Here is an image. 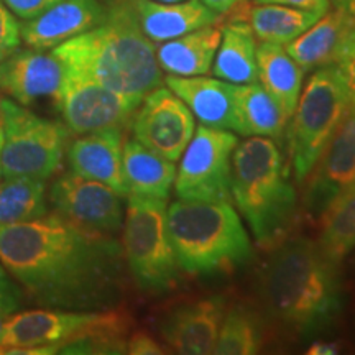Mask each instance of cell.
Segmentation results:
<instances>
[{
	"instance_id": "6da1fadb",
	"label": "cell",
	"mask_w": 355,
	"mask_h": 355,
	"mask_svg": "<svg viewBox=\"0 0 355 355\" xmlns=\"http://www.w3.org/2000/svg\"><path fill=\"white\" fill-rule=\"evenodd\" d=\"M0 261L24 295L43 308L109 309L121 300V243L56 212L0 227Z\"/></svg>"
},
{
	"instance_id": "7a4b0ae2",
	"label": "cell",
	"mask_w": 355,
	"mask_h": 355,
	"mask_svg": "<svg viewBox=\"0 0 355 355\" xmlns=\"http://www.w3.org/2000/svg\"><path fill=\"white\" fill-rule=\"evenodd\" d=\"M105 17L51 53L69 73L92 79L140 105L162 84L157 46L140 30L132 0H104Z\"/></svg>"
},
{
	"instance_id": "3957f363",
	"label": "cell",
	"mask_w": 355,
	"mask_h": 355,
	"mask_svg": "<svg viewBox=\"0 0 355 355\" xmlns=\"http://www.w3.org/2000/svg\"><path fill=\"white\" fill-rule=\"evenodd\" d=\"M337 268L309 239L283 242L261 268L265 306L275 319L306 337L324 331L340 311Z\"/></svg>"
},
{
	"instance_id": "277c9868",
	"label": "cell",
	"mask_w": 355,
	"mask_h": 355,
	"mask_svg": "<svg viewBox=\"0 0 355 355\" xmlns=\"http://www.w3.org/2000/svg\"><path fill=\"white\" fill-rule=\"evenodd\" d=\"M230 193L259 243L278 241L296 211V191L270 137H247L232 153Z\"/></svg>"
},
{
	"instance_id": "5b68a950",
	"label": "cell",
	"mask_w": 355,
	"mask_h": 355,
	"mask_svg": "<svg viewBox=\"0 0 355 355\" xmlns=\"http://www.w3.org/2000/svg\"><path fill=\"white\" fill-rule=\"evenodd\" d=\"M168 234L183 272L207 277L248 263L250 239L230 202L178 199L166 211Z\"/></svg>"
},
{
	"instance_id": "8992f818",
	"label": "cell",
	"mask_w": 355,
	"mask_h": 355,
	"mask_svg": "<svg viewBox=\"0 0 355 355\" xmlns=\"http://www.w3.org/2000/svg\"><path fill=\"white\" fill-rule=\"evenodd\" d=\"M352 105V91L339 66L313 73L301 92L290 125V165L303 183Z\"/></svg>"
},
{
	"instance_id": "52a82bcc",
	"label": "cell",
	"mask_w": 355,
	"mask_h": 355,
	"mask_svg": "<svg viewBox=\"0 0 355 355\" xmlns=\"http://www.w3.org/2000/svg\"><path fill=\"white\" fill-rule=\"evenodd\" d=\"M168 199L127 194L123 217V259L141 290H171L180 278L175 248L168 234Z\"/></svg>"
},
{
	"instance_id": "ba28073f",
	"label": "cell",
	"mask_w": 355,
	"mask_h": 355,
	"mask_svg": "<svg viewBox=\"0 0 355 355\" xmlns=\"http://www.w3.org/2000/svg\"><path fill=\"white\" fill-rule=\"evenodd\" d=\"M3 144L0 171L3 178H32L46 181L63 166L69 144L64 122L40 117L12 99L0 101Z\"/></svg>"
},
{
	"instance_id": "9c48e42d",
	"label": "cell",
	"mask_w": 355,
	"mask_h": 355,
	"mask_svg": "<svg viewBox=\"0 0 355 355\" xmlns=\"http://www.w3.org/2000/svg\"><path fill=\"white\" fill-rule=\"evenodd\" d=\"M237 135L224 128L201 125L181 155L175 178L178 199L204 202H232L230 173Z\"/></svg>"
},
{
	"instance_id": "30bf717a",
	"label": "cell",
	"mask_w": 355,
	"mask_h": 355,
	"mask_svg": "<svg viewBox=\"0 0 355 355\" xmlns=\"http://www.w3.org/2000/svg\"><path fill=\"white\" fill-rule=\"evenodd\" d=\"M122 194L101 181L66 171L53 181L48 199L58 216L84 230L115 235L123 225Z\"/></svg>"
},
{
	"instance_id": "8fae6325",
	"label": "cell",
	"mask_w": 355,
	"mask_h": 355,
	"mask_svg": "<svg viewBox=\"0 0 355 355\" xmlns=\"http://www.w3.org/2000/svg\"><path fill=\"white\" fill-rule=\"evenodd\" d=\"M56 105L63 115L64 125L76 135L110 127L122 128L132 121L139 107V104L99 83L66 69Z\"/></svg>"
},
{
	"instance_id": "7c38bea8",
	"label": "cell",
	"mask_w": 355,
	"mask_h": 355,
	"mask_svg": "<svg viewBox=\"0 0 355 355\" xmlns=\"http://www.w3.org/2000/svg\"><path fill=\"white\" fill-rule=\"evenodd\" d=\"M132 128L135 140L173 163L181 158L196 130L188 105L170 87L159 86L141 99Z\"/></svg>"
},
{
	"instance_id": "4fadbf2b",
	"label": "cell",
	"mask_w": 355,
	"mask_h": 355,
	"mask_svg": "<svg viewBox=\"0 0 355 355\" xmlns=\"http://www.w3.org/2000/svg\"><path fill=\"white\" fill-rule=\"evenodd\" d=\"M304 209L311 219H321L327 207L355 186V109L345 114L329 144L309 173Z\"/></svg>"
},
{
	"instance_id": "5bb4252c",
	"label": "cell",
	"mask_w": 355,
	"mask_h": 355,
	"mask_svg": "<svg viewBox=\"0 0 355 355\" xmlns=\"http://www.w3.org/2000/svg\"><path fill=\"white\" fill-rule=\"evenodd\" d=\"M107 311L33 309L12 314L3 326L0 347L2 354L20 347H63L64 344L87 334L105 318Z\"/></svg>"
},
{
	"instance_id": "9a60e30c",
	"label": "cell",
	"mask_w": 355,
	"mask_h": 355,
	"mask_svg": "<svg viewBox=\"0 0 355 355\" xmlns=\"http://www.w3.org/2000/svg\"><path fill=\"white\" fill-rule=\"evenodd\" d=\"M224 316L225 301L219 296L183 301L165 311L158 331L176 354H214Z\"/></svg>"
},
{
	"instance_id": "2e32d148",
	"label": "cell",
	"mask_w": 355,
	"mask_h": 355,
	"mask_svg": "<svg viewBox=\"0 0 355 355\" xmlns=\"http://www.w3.org/2000/svg\"><path fill=\"white\" fill-rule=\"evenodd\" d=\"M63 78V64L53 53L20 48L0 61V91L25 107L51 97L56 102Z\"/></svg>"
},
{
	"instance_id": "e0dca14e",
	"label": "cell",
	"mask_w": 355,
	"mask_h": 355,
	"mask_svg": "<svg viewBox=\"0 0 355 355\" xmlns=\"http://www.w3.org/2000/svg\"><path fill=\"white\" fill-rule=\"evenodd\" d=\"M354 42L355 17L347 7H336L285 48L300 68L308 73L343 63Z\"/></svg>"
},
{
	"instance_id": "ac0fdd59",
	"label": "cell",
	"mask_w": 355,
	"mask_h": 355,
	"mask_svg": "<svg viewBox=\"0 0 355 355\" xmlns=\"http://www.w3.org/2000/svg\"><path fill=\"white\" fill-rule=\"evenodd\" d=\"M104 17L105 8L99 0H60L42 15L20 24L21 42L33 50H53L92 30Z\"/></svg>"
},
{
	"instance_id": "d6986e66",
	"label": "cell",
	"mask_w": 355,
	"mask_h": 355,
	"mask_svg": "<svg viewBox=\"0 0 355 355\" xmlns=\"http://www.w3.org/2000/svg\"><path fill=\"white\" fill-rule=\"evenodd\" d=\"M122 128L110 127L79 135L68 144L66 157L71 171L101 181L127 198L122 171Z\"/></svg>"
},
{
	"instance_id": "ffe728a7",
	"label": "cell",
	"mask_w": 355,
	"mask_h": 355,
	"mask_svg": "<svg viewBox=\"0 0 355 355\" xmlns=\"http://www.w3.org/2000/svg\"><path fill=\"white\" fill-rule=\"evenodd\" d=\"M133 13L140 30L153 43H163L181 35L219 24V13L204 6L201 0L165 3L157 0H132Z\"/></svg>"
},
{
	"instance_id": "44dd1931",
	"label": "cell",
	"mask_w": 355,
	"mask_h": 355,
	"mask_svg": "<svg viewBox=\"0 0 355 355\" xmlns=\"http://www.w3.org/2000/svg\"><path fill=\"white\" fill-rule=\"evenodd\" d=\"M171 89L198 121L206 127L234 132V89L235 84L219 78L168 76Z\"/></svg>"
},
{
	"instance_id": "7402d4cb",
	"label": "cell",
	"mask_w": 355,
	"mask_h": 355,
	"mask_svg": "<svg viewBox=\"0 0 355 355\" xmlns=\"http://www.w3.org/2000/svg\"><path fill=\"white\" fill-rule=\"evenodd\" d=\"M220 43V26L207 25L181 35L157 48L158 66L171 76H206Z\"/></svg>"
},
{
	"instance_id": "603a6c76",
	"label": "cell",
	"mask_w": 355,
	"mask_h": 355,
	"mask_svg": "<svg viewBox=\"0 0 355 355\" xmlns=\"http://www.w3.org/2000/svg\"><path fill=\"white\" fill-rule=\"evenodd\" d=\"M227 13H230V20L247 21L260 42L278 43L283 46L303 35L322 17V13L304 8L277 3H259L255 7H248L245 2L230 8Z\"/></svg>"
},
{
	"instance_id": "cb8c5ba5",
	"label": "cell",
	"mask_w": 355,
	"mask_h": 355,
	"mask_svg": "<svg viewBox=\"0 0 355 355\" xmlns=\"http://www.w3.org/2000/svg\"><path fill=\"white\" fill-rule=\"evenodd\" d=\"M286 125V115L261 84H235V133L242 137H270L273 140H279L285 135Z\"/></svg>"
},
{
	"instance_id": "d4e9b609",
	"label": "cell",
	"mask_w": 355,
	"mask_h": 355,
	"mask_svg": "<svg viewBox=\"0 0 355 355\" xmlns=\"http://www.w3.org/2000/svg\"><path fill=\"white\" fill-rule=\"evenodd\" d=\"M122 171L127 194L168 199L175 184V163L146 148L139 140H127L122 150Z\"/></svg>"
},
{
	"instance_id": "484cf974",
	"label": "cell",
	"mask_w": 355,
	"mask_h": 355,
	"mask_svg": "<svg viewBox=\"0 0 355 355\" xmlns=\"http://www.w3.org/2000/svg\"><path fill=\"white\" fill-rule=\"evenodd\" d=\"M211 71L216 78L232 84L259 83L257 42L247 21L229 20L220 26V43Z\"/></svg>"
},
{
	"instance_id": "4316f807",
	"label": "cell",
	"mask_w": 355,
	"mask_h": 355,
	"mask_svg": "<svg viewBox=\"0 0 355 355\" xmlns=\"http://www.w3.org/2000/svg\"><path fill=\"white\" fill-rule=\"evenodd\" d=\"M257 68L261 86L278 102L290 121L303 89L304 71L288 55L283 44L268 42H260L257 46Z\"/></svg>"
},
{
	"instance_id": "83f0119b",
	"label": "cell",
	"mask_w": 355,
	"mask_h": 355,
	"mask_svg": "<svg viewBox=\"0 0 355 355\" xmlns=\"http://www.w3.org/2000/svg\"><path fill=\"white\" fill-rule=\"evenodd\" d=\"M319 224V250L331 263L339 266L355 248V186L327 207Z\"/></svg>"
},
{
	"instance_id": "f1b7e54d",
	"label": "cell",
	"mask_w": 355,
	"mask_h": 355,
	"mask_svg": "<svg viewBox=\"0 0 355 355\" xmlns=\"http://www.w3.org/2000/svg\"><path fill=\"white\" fill-rule=\"evenodd\" d=\"M48 214L46 184L32 178H3L0 183V227Z\"/></svg>"
},
{
	"instance_id": "f546056e",
	"label": "cell",
	"mask_w": 355,
	"mask_h": 355,
	"mask_svg": "<svg viewBox=\"0 0 355 355\" xmlns=\"http://www.w3.org/2000/svg\"><path fill=\"white\" fill-rule=\"evenodd\" d=\"M261 324L254 311L237 306L222 319L214 354L248 355L257 354L261 345Z\"/></svg>"
},
{
	"instance_id": "4dcf8cb0",
	"label": "cell",
	"mask_w": 355,
	"mask_h": 355,
	"mask_svg": "<svg viewBox=\"0 0 355 355\" xmlns=\"http://www.w3.org/2000/svg\"><path fill=\"white\" fill-rule=\"evenodd\" d=\"M21 46L20 24L0 0V61L13 55Z\"/></svg>"
},
{
	"instance_id": "1f68e13d",
	"label": "cell",
	"mask_w": 355,
	"mask_h": 355,
	"mask_svg": "<svg viewBox=\"0 0 355 355\" xmlns=\"http://www.w3.org/2000/svg\"><path fill=\"white\" fill-rule=\"evenodd\" d=\"M24 304V291L13 282V277L7 272L0 261V313L12 316Z\"/></svg>"
},
{
	"instance_id": "d6a6232c",
	"label": "cell",
	"mask_w": 355,
	"mask_h": 355,
	"mask_svg": "<svg viewBox=\"0 0 355 355\" xmlns=\"http://www.w3.org/2000/svg\"><path fill=\"white\" fill-rule=\"evenodd\" d=\"M2 2L19 19L32 20L35 17L42 15L44 10H48L60 0H2Z\"/></svg>"
},
{
	"instance_id": "836d02e7",
	"label": "cell",
	"mask_w": 355,
	"mask_h": 355,
	"mask_svg": "<svg viewBox=\"0 0 355 355\" xmlns=\"http://www.w3.org/2000/svg\"><path fill=\"white\" fill-rule=\"evenodd\" d=\"M127 354L132 355H157L163 354L162 345L153 336L145 331H137L127 339Z\"/></svg>"
},
{
	"instance_id": "e575fe53",
	"label": "cell",
	"mask_w": 355,
	"mask_h": 355,
	"mask_svg": "<svg viewBox=\"0 0 355 355\" xmlns=\"http://www.w3.org/2000/svg\"><path fill=\"white\" fill-rule=\"evenodd\" d=\"M255 3H277V6H288L296 8H304V10L327 13L331 10L329 0H254Z\"/></svg>"
},
{
	"instance_id": "d590c367",
	"label": "cell",
	"mask_w": 355,
	"mask_h": 355,
	"mask_svg": "<svg viewBox=\"0 0 355 355\" xmlns=\"http://www.w3.org/2000/svg\"><path fill=\"white\" fill-rule=\"evenodd\" d=\"M343 71L345 81H347L350 91H352V96L355 94V42L350 48L349 55L345 56V60L340 64H337Z\"/></svg>"
},
{
	"instance_id": "8d00e7d4",
	"label": "cell",
	"mask_w": 355,
	"mask_h": 355,
	"mask_svg": "<svg viewBox=\"0 0 355 355\" xmlns=\"http://www.w3.org/2000/svg\"><path fill=\"white\" fill-rule=\"evenodd\" d=\"M201 2L204 6L209 7L211 10L219 13V15H224V13H227L230 8H234L242 2H247V0H201Z\"/></svg>"
},
{
	"instance_id": "74e56055",
	"label": "cell",
	"mask_w": 355,
	"mask_h": 355,
	"mask_svg": "<svg viewBox=\"0 0 355 355\" xmlns=\"http://www.w3.org/2000/svg\"><path fill=\"white\" fill-rule=\"evenodd\" d=\"M337 352V345L336 344H327V343H316L313 344L308 350V354L311 355H331Z\"/></svg>"
},
{
	"instance_id": "f35d334b",
	"label": "cell",
	"mask_w": 355,
	"mask_h": 355,
	"mask_svg": "<svg viewBox=\"0 0 355 355\" xmlns=\"http://www.w3.org/2000/svg\"><path fill=\"white\" fill-rule=\"evenodd\" d=\"M10 316H7V314L0 313V340H2V334H3V326H6L7 319ZM0 354H2V347H0Z\"/></svg>"
},
{
	"instance_id": "ab89813d",
	"label": "cell",
	"mask_w": 355,
	"mask_h": 355,
	"mask_svg": "<svg viewBox=\"0 0 355 355\" xmlns=\"http://www.w3.org/2000/svg\"><path fill=\"white\" fill-rule=\"evenodd\" d=\"M329 2L336 7H347L350 3V0H329Z\"/></svg>"
},
{
	"instance_id": "60d3db41",
	"label": "cell",
	"mask_w": 355,
	"mask_h": 355,
	"mask_svg": "<svg viewBox=\"0 0 355 355\" xmlns=\"http://www.w3.org/2000/svg\"><path fill=\"white\" fill-rule=\"evenodd\" d=\"M2 144H3V128H2V123H0V152H2ZM0 175H2V171H0Z\"/></svg>"
},
{
	"instance_id": "b9f144b4",
	"label": "cell",
	"mask_w": 355,
	"mask_h": 355,
	"mask_svg": "<svg viewBox=\"0 0 355 355\" xmlns=\"http://www.w3.org/2000/svg\"><path fill=\"white\" fill-rule=\"evenodd\" d=\"M347 8H349V12L355 17V0H350V3L347 6Z\"/></svg>"
},
{
	"instance_id": "7bdbcfd3",
	"label": "cell",
	"mask_w": 355,
	"mask_h": 355,
	"mask_svg": "<svg viewBox=\"0 0 355 355\" xmlns=\"http://www.w3.org/2000/svg\"><path fill=\"white\" fill-rule=\"evenodd\" d=\"M157 2H165V3H175V2H183V0H157Z\"/></svg>"
},
{
	"instance_id": "ee69618b",
	"label": "cell",
	"mask_w": 355,
	"mask_h": 355,
	"mask_svg": "<svg viewBox=\"0 0 355 355\" xmlns=\"http://www.w3.org/2000/svg\"><path fill=\"white\" fill-rule=\"evenodd\" d=\"M352 107H354V109H355V94H354V96H352Z\"/></svg>"
}]
</instances>
